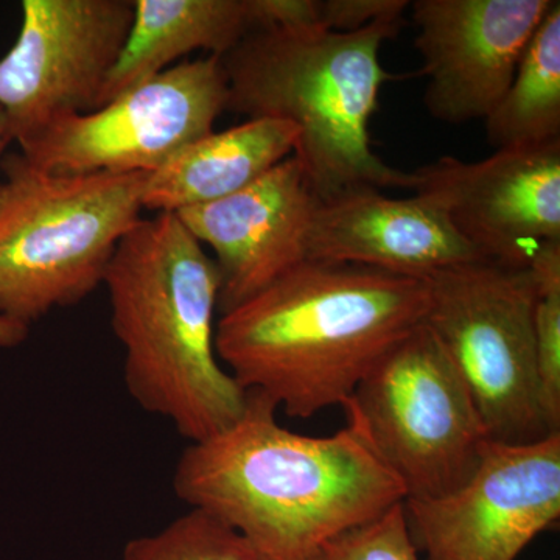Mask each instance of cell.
Returning <instances> with one entry per match:
<instances>
[{"instance_id":"6da1fadb","label":"cell","mask_w":560,"mask_h":560,"mask_svg":"<svg viewBox=\"0 0 560 560\" xmlns=\"http://www.w3.org/2000/svg\"><path fill=\"white\" fill-rule=\"evenodd\" d=\"M278 411L248 393L241 418L183 452L176 495L241 533L267 560H313L407 499L352 420L331 436H305L280 425Z\"/></svg>"},{"instance_id":"7a4b0ae2","label":"cell","mask_w":560,"mask_h":560,"mask_svg":"<svg viewBox=\"0 0 560 560\" xmlns=\"http://www.w3.org/2000/svg\"><path fill=\"white\" fill-rule=\"evenodd\" d=\"M427 311V280L305 260L220 316L217 355L246 393L308 419L345 407Z\"/></svg>"},{"instance_id":"3957f363","label":"cell","mask_w":560,"mask_h":560,"mask_svg":"<svg viewBox=\"0 0 560 560\" xmlns=\"http://www.w3.org/2000/svg\"><path fill=\"white\" fill-rule=\"evenodd\" d=\"M110 326L124 349L136 404L189 442L241 418L248 393L215 349L220 275L175 213L140 219L121 238L103 279Z\"/></svg>"},{"instance_id":"277c9868","label":"cell","mask_w":560,"mask_h":560,"mask_svg":"<svg viewBox=\"0 0 560 560\" xmlns=\"http://www.w3.org/2000/svg\"><path fill=\"white\" fill-rule=\"evenodd\" d=\"M401 27L404 18L355 32L257 28L221 57L228 110L293 125V156L319 198L357 187L410 190L411 173L385 164L370 136L383 84L394 80L381 50Z\"/></svg>"},{"instance_id":"5b68a950","label":"cell","mask_w":560,"mask_h":560,"mask_svg":"<svg viewBox=\"0 0 560 560\" xmlns=\"http://www.w3.org/2000/svg\"><path fill=\"white\" fill-rule=\"evenodd\" d=\"M0 168V315L31 327L102 285L150 173L60 175L21 153Z\"/></svg>"},{"instance_id":"8992f818","label":"cell","mask_w":560,"mask_h":560,"mask_svg":"<svg viewBox=\"0 0 560 560\" xmlns=\"http://www.w3.org/2000/svg\"><path fill=\"white\" fill-rule=\"evenodd\" d=\"M425 280V324L469 390L488 440L528 444L552 434L540 404L530 268L478 260Z\"/></svg>"},{"instance_id":"52a82bcc","label":"cell","mask_w":560,"mask_h":560,"mask_svg":"<svg viewBox=\"0 0 560 560\" xmlns=\"http://www.w3.org/2000/svg\"><path fill=\"white\" fill-rule=\"evenodd\" d=\"M407 499H433L474 474L488 442L469 390L425 323L382 357L345 404Z\"/></svg>"},{"instance_id":"ba28073f","label":"cell","mask_w":560,"mask_h":560,"mask_svg":"<svg viewBox=\"0 0 560 560\" xmlns=\"http://www.w3.org/2000/svg\"><path fill=\"white\" fill-rule=\"evenodd\" d=\"M228 98L221 57L184 61L102 108L55 121L21 145L20 153L60 175L153 173L212 132L228 110Z\"/></svg>"},{"instance_id":"9c48e42d","label":"cell","mask_w":560,"mask_h":560,"mask_svg":"<svg viewBox=\"0 0 560 560\" xmlns=\"http://www.w3.org/2000/svg\"><path fill=\"white\" fill-rule=\"evenodd\" d=\"M20 36L0 58V109L24 145L101 105L130 33L132 0H24Z\"/></svg>"},{"instance_id":"30bf717a","label":"cell","mask_w":560,"mask_h":560,"mask_svg":"<svg viewBox=\"0 0 560 560\" xmlns=\"http://www.w3.org/2000/svg\"><path fill=\"white\" fill-rule=\"evenodd\" d=\"M404 508L425 560H517L559 522L560 433L528 444L488 441L467 481Z\"/></svg>"},{"instance_id":"8fae6325","label":"cell","mask_w":560,"mask_h":560,"mask_svg":"<svg viewBox=\"0 0 560 560\" xmlns=\"http://www.w3.org/2000/svg\"><path fill=\"white\" fill-rule=\"evenodd\" d=\"M410 173V190L440 205L486 260L529 267L560 242V140L480 162L445 156Z\"/></svg>"},{"instance_id":"7c38bea8","label":"cell","mask_w":560,"mask_h":560,"mask_svg":"<svg viewBox=\"0 0 560 560\" xmlns=\"http://www.w3.org/2000/svg\"><path fill=\"white\" fill-rule=\"evenodd\" d=\"M551 5L552 0L411 2L431 116L451 125L486 120Z\"/></svg>"},{"instance_id":"4fadbf2b","label":"cell","mask_w":560,"mask_h":560,"mask_svg":"<svg viewBox=\"0 0 560 560\" xmlns=\"http://www.w3.org/2000/svg\"><path fill=\"white\" fill-rule=\"evenodd\" d=\"M318 200L301 162L290 156L231 197L176 213L215 256L221 315L307 260Z\"/></svg>"},{"instance_id":"5bb4252c","label":"cell","mask_w":560,"mask_h":560,"mask_svg":"<svg viewBox=\"0 0 560 560\" xmlns=\"http://www.w3.org/2000/svg\"><path fill=\"white\" fill-rule=\"evenodd\" d=\"M307 260L359 265L429 279L448 268L486 260L430 198H389L357 187L319 198L305 245Z\"/></svg>"},{"instance_id":"9a60e30c","label":"cell","mask_w":560,"mask_h":560,"mask_svg":"<svg viewBox=\"0 0 560 560\" xmlns=\"http://www.w3.org/2000/svg\"><path fill=\"white\" fill-rule=\"evenodd\" d=\"M296 142V128L282 120L248 119L209 132L150 173L143 209L176 215L231 197L293 156Z\"/></svg>"},{"instance_id":"2e32d148","label":"cell","mask_w":560,"mask_h":560,"mask_svg":"<svg viewBox=\"0 0 560 560\" xmlns=\"http://www.w3.org/2000/svg\"><path fill=\"white\" fill-rule=\"evenodd\" d=\"M135 18L101 105L205 50L224 57L256 31L253 0H132Z\"/></svg>"},{"instance_id":"e0dca14e","label":"cell","mask_w":560,"mask_h":560,"mask_svg":"<svg viewBox=\"0 0 560 560\" xmlns=\"http://www.w3.org/2000/svg\"><path fill=\"white\" fill-rule=\"evenodd\" d=\"M490 145L522 150L560 140V3L529 40L510 88L486 117Z\"/></svg>"},{"instance_id":"ac0fdd59","label":"cell","mask_w":560,"mask_h":560,"mask_svg":"<svg viewBox=\"0 0 560 560\" xmlns=\"http://www.w3.org/2000/svg\"><path fill=\"white\" fill-rule=\"evenodd\" d=\"M121 560H267L241 533L191 510L150 536L128 541Z\"/></svg>"},{"instance_id":"d6986e66","label":"cell","mask_w":560,"mask_h":560,"mask_svg":"<svg viewBox=\"0 0 560 560\" xmlns=\"http://www.w3.org/2000/svg\"><path fill=\"white\" fill-rule=\"evenodd\" d=\"M529 268L536 279L534 340L541 410L551 433H560V242L545 245Z\"/></svg>"},{"instance_id":"ffe728a7","label":"cell","mask_w":560,"mask_h":560,"mask_svg":"<svg viewBox=\"0 0 560 560\" xmlns=\"http://www.w3.org/2000/svg\"><path fill=\"white\" fill-rule=\"evenodd\" d=\"M313 560H420L404 503L329 541Z\"/></svg>"},{"instance_id":"44dd1931","label":"cell","mask_w":560,"mask_h":560,"mask_svg":"<svg viewBox=\"0 0 560 560\" xmlns=\"http://www.w3.org/2000/svg\"><path fill=\"white\" fill-rule=\"evenodd\" d=\"M405 0H319V25L331 32H355L372 22L404 18Z\"/></svg>"},{"instance_id":"7402d4cb","label":"cell","mask_w":560,"mask_h":560,"mask_svg":"<svg viewBox=\"0 0 560 560\" xmlns=\"http://www.w3.org/2000/svg\"><path fill=\"white\" fill-rule=\"evenodd\" d=\"M31 327L0 315V348H16L27 340Z\"/></svg>"},{"instance_id":"603a6c76","label":"cell","mask_w":560,"mask_h":560,"mask_svg":"<svg viewBox=\"0 0 560 560\" xmlns=\"http://www.w3.org/2000/svg\"><path fill=\"white\" fill-rule=\"evenodd\" d=\"M13 142L9 124H7L5 116H3L2 109H0V160L3 158V151H5L9 143Z\"/></svg>"}]
</instances>
